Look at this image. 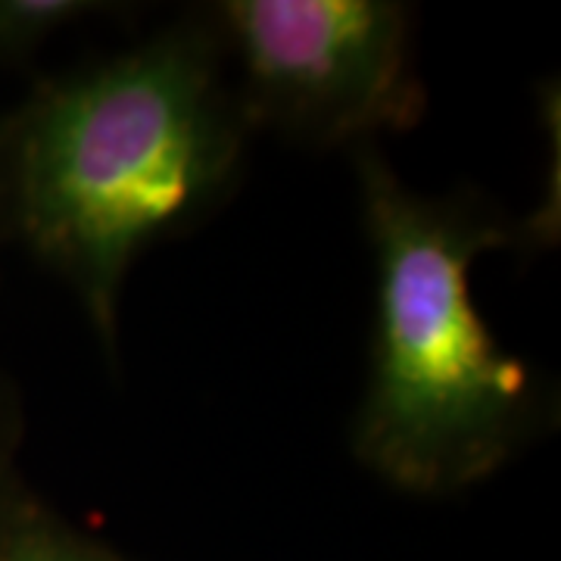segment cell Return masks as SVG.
<instances>
[{
  "instance_id": "1",
  "label": "cell",
  "mask_w": 561,
  "mask_h": 561,
  "mask_svg": "<svg viewBox=\"0 0 561 561\" xmlns=\"http://www.w3.org/2000/svg\"><path fill=\"white\" fill-rule=\"evenodd\" d=\"M250 131L203 13L38 81L0 116V241L66 280L113 353L131 265L225 201Z\"/></svg>"
},
{
  "instance_id": "2",
  "label": "cell",
  "mask_w": 561,
  "mask_h": 561,
  "mask_svg": "<svg viewBox=\"0 0 561 561\" xmlns=\"http://www.w3.org/2000/svg\"><path fill=\"white\" fill-rule=\"evenodd\" d=\"M375 253V328L353 456L387 486L446 496L496 474L540 421V387L471 297L478 256L518 241L481 194L431 197L378 144L353 150Z\"/></svg>"
},
{
  "instance_id": "3",
  "label": "cell",
  "mask_w": 561,
  "mask_h": 561,
  "mask_svg": "<svg viewBox=\"0 0 561 561\" xmlns=\"http://www.w3.org/2000/svg\"><path fill=\"white\" fill-rule=\"evenodd\" d=\"M219 38L250 128L337 147L415 128L427 94L397 0H221Z\"/></svg>"
},
{
  "instance_id": "4",
  "label": "cell",
  "mask_w": 561,
  "mask_h": 561,
  "mask_svg": "<svg viewBox=\"0 0 561 561\" xmlns=\"http://www.w3.org/2000/svg\"><path fill=\"white\" fill-rule=\"evenodd\" d=\"M0 561H125L16 481L0 500Z\"/></svg>"
},
{
  "instance_id": "5",
  "label": "cell",
  "mask_w": 561,
  "mask_h": 561,
  "mask_svg": "<svg viewBox=\"0 0 561 561\" xmlns=\"http://www.w3.org/2000/svg\"><path fill=\"white\" fill-rule=\"evenodd\" d=\"M122 10L98 0H0V62L28 60L62 28Z\"/></svg>"
},
{
  "instance_id": "6",
  "label": "cell",
  "mask_w": 561,
  "mask_h": 561,
  "mask_svg": "<svg viewBox=\"0 0 561 561\" xmlns=\"http://www.w3.org/2000/svg\"><path fill=\"white\" fill-rule=\"evenodd\" d=\"M22 437V419L16 397L10 393V387L0 383V500L10 493V486L20 481L16 474V446Z\"/></svg>"
}]
</instances>
